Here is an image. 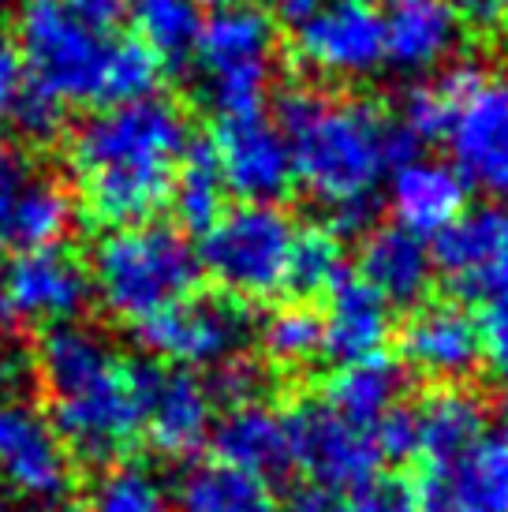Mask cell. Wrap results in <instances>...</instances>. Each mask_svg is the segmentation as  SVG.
<instances>
[{
    "instance_id": "obj_12",
    "label": "cell",
    "mask_w": 508,
    "mask_h": 512,
    "mask_svg": "<svg viewBox=\"0 0 508 512\" xmlns=\"http://www.w3.org/2000/svg\"><path fill=\"white\" fill-rule=\"evenodd\" d=\"M0 486L34 505H53L71 490L68 445L27 400H0Z\"/></svg>"
},
{
    "instance_id": "obj_28",
    "label": "cell",
    "mask_w": 508,
    "mask_h": 512,
    "mask_svg": "<svg viewBox=\"0 0 508 512\" xmlns=\"http://www.w3.org/2000/svg\"><path fill=\"white\" fill-rule=\"evenodd\" d=\"M131 19L139 30V42L161 64H180L195 53L202 30L198 0H131Z\"/></svg>"
},
{
    "instance_id": "obj_17",
    "label": "cell",
    "mask_w": 508,
    "mask_h": 512,
    "mask_svg": "<svg viewBox=\"0 0 508 512\" xmlns=\"http://www.w3.org/2000/svg\"><path fill=\"white\" fill-rule=\"evenodd\" d=\"M415 505L419 512H508V441L482 438L464 456L426 468Z\"/></svg>"
},
{
    "instance_id": "obj_9",
    "label": "cell",
    "mask_w": 508,
    "mask_h": 512,
    "mask_svg": "<svg viewBox=\"0 0 508 512\" xmlns=\"http://www.w3.org/2000/svg\"><path fill=\"white\" fill-rule=\"evenodd\" d=\"M284 423H288L292 468L307 471L318 490L352 494L378 479L385 456H381L374 427L344 419L322 400L284 415Z\"/></svg>"
},
{
    "instance_id": "obj_10",
    "label": "cell",
    "mask_w": 508,
    "mask_h": 512,
    "mask_svg": "<svg viewBox=\"0 0 508 512\" xmlns=\"http://www.w3.org/2000/svg\"><path fill=\"white\" fill-rule=\"evenodd\" d=\"M296 57L325 79H367L385 64V15L374 0H318L296 19Z\"/></svg>"
},
{
    "instance_id": "obj_27",
    "label": "cell",
    "mask_w": 508,
    "mask_h": 512,
    "mask_svg": "<svg viewBox=\"0 0 508 512\" xmlns=\"http://www.w3.org/2000/svg\"><path fill=\"white\" fill-rule=\"evenodd\" d=\"M180 512H284L266 479L232 468H198L180 490Z\"/></svg>"
},
{
    "instance_id": "obj_8",
    "label": "cell",
    "mask_w": 508,
    "mask_h": 512,
    "mask_svg": "<svg viewBox=\"0 0 508 512\" xmlns=\"http://www.w3.org/2000/svg\"><path fill=\"white\" fill-rule=\"evenodd\" d=\"M452 113L445 124L449 165L464 187L486 199L508 202V72L456 68Z\"/></svg>"
},
{
    "instance_id": "obj_18",
    "label": "cell",
    "mask_w": 508,
    "mask_h": 512,
    "mask_svg": "<svg viewBox=\"0 0 508 512\" xmlns=\"http://www.w3.org/2000/svg\"><path fill=\"white\" fill-rule=\"evenodd\" d=\"M400 356L411 370L438 382L467 378L482 363L479 318L452 299L423 303L400 329Z\"/></svg>"
},
{
    "instance_id": "obj_44",
    "label": "cell",
    "mask_w": 508,
    "mask_h": 512,
    "mask_svg": "<svg viewBox=\"0 0 508 512\" xmlns=\"http://www.w3.org/2000/svg\"><path fill=\"white\" fill-rule=\"evenodd\" d=\"M210 4H217V8H221V4H236V0H210Z\"/></svg>"
},
{
    "instance_id": "obj_24",
    "label": "cell",
    "mask_w": 508,
    "mask_h": 512,
    "mask_svg": "<svg viewBox=\"0 0 508 512\" xmlns=\"http://www.w3.org/2000/svg\"><path fill=\"white\" fill-rule=\"evenodd\" d=\"M359 270L374 292L393 307H411L426 296L430 277H434V255L426 251V240L404 232L400 225L374 228L363 251H359Z\"/></svg>"
},
{
    "instance_id": "obj_30",
    "label": "cell",
    "mask_w": 508,
    "mask_h": 512,
    "mask_svg": "<svg viewBox=\"0 0 508 512\" xmlns=\"http://www.w3.org/2000/svg\"><path fill=\"white\" fill-rule=\"evenodd\" d=\"M90 512H172L165 479L142 460H120L90 490Z\"/></svg>"
},
{
    "instance_id": "obj_39",
    "label": "cell",
    "mask_w": 508,
    "mask_h": 512,
    "mask_svg": "<svg viewBox=\"0 0 508 512\" xmlns=\"http://www.w3.org/2000/svg\"><path fill=\"white\" fill-rule=\"evenodd\" d=\"M27 180H30L27 157L19 154V150H12V146H0V228H4V221L12 214L15 199H19V191H23Z\"/></svg>"
},
{
    "instance_id": "obj_19",
    "label": "cell",
    "mask_w": 508,
    "mask_h": 512,
    "mask_svg": "<svg viewBox=\"0 0 508 512\" xmlns=\"http://www.w3.org/2000/svg\"><path fill=\"white\" fill-rule=\"evenodd\" d=\"M467 187L456 176L449 161L438 157H400L389 176V210H393L396 225L430 240L441 236L445 228L464 214Z\"/></svg>"
},
{
    "instance_id": "obj_2",
    "label": "cell",
    "mask_w": 508,
    "mask_h": 512,
    "mask_svg": "<svg viewBox=\"0 0 508 512\" xmlns=\"http://www.w3.org/2000/svg\"><path fill=\"white\" fill-rule=\"evenodd\" d=\"M277 120L296 180L329 206L344 228L367 221L389 165L411 154L393 120L359 98L288 90L277 105Z\"/></svg>"
},
{
    "instance_id": "obj_3",
    "label": "cell",
    "mask_w": 508,
    "mask_h": 512,
    "mask_svg": "<svg viewBox=\"0 0 508 512\" xmlns=\"http://www.w3.org/2000/svg\"><path fill=\"white\" fill-rule=\"evenodd\" d=\"M38 378L53 427L68 453L86 460L124 456L142 434V397L135 367L113 352L98 329L57 322L38 344Z\"/></svg>"
},
{
    "instance_id": "obj_20",
    "label": "cell",
    "mask_w": 508,
    "mask_h": 512,
    "mask_svg": "<svg viewBox=\"0 0 508 512\" xmlns=\"http://www.w3.org/2000/svg\"><path fill=\"white\" fill-rule=\"evenodd\" d=\"M217 464L254 479H269L292 468L288 453V423L262 400L232 404V412L210 430Z\"/></svg>"
},
{
    "instance_id": "obj_21",
    "label": "cell",
    "mask_w": 508,
    "mask_h": 512,
    "mask_svg": "<svg viewBox=\"0 0 508 512\" xmlns=\"http://www.w3.org/2000/svg\"><path fill=\"white\" fill-rule=\"evenodd\" d=\"M460 12L452 0H393L385 15V64L400 72H430L460 42Z\"/></svg>"
},
{
    "instance_id": "obj_29",
    "label": "cell",
    "mask_w": 508,
    "mask_h": 512,
    "mask_svg": "<svg viewBox=\"0 0 508 512\" xmlns=\"http://www.w3.org/2000/svg\"><path fill=\"white\" fill-rule=\"evenodd\" d=\"M225 176L217 169V157H213V146H187V154L180 157V169H176V180H172L169 199L176 206V217L184 221L187 228H210L217 217H221V202H225Z\"/></svg>"
},
{
    "instance_id": "obj_22",
    "label": "cell",
    "mask_w": 508,
    "mask_h": 512,
    "mask_svg": "<svg viewBox=\"0 0 508 512\" xmlns=\"http://www.w3.org/2000/svg\"><path fill=\"white\" fill-rule=\"evenodd\" d=\"M325 296H329V311L322 318L325 356L337 359L340 367L381 356V348L393 333L389 303L363 277H340Z\"/></svg>"
},
{
    "instance_id": "obj_36",
    "label": "cell",
    "mask_w": 508,
    "mask_h": 512,
    "mask_svg": "<svg viewBox=\"0 0 508 512\" xmlns=\"http://www.w3.org/2000/svg\"><path fill=\"white\" fill-rule=\"evenodd\" d=\"M479 337H482V356L490 359L494 374L501 378L508 393V296L490 299V307L479 322Z\"/></svg>"
},
{
    "instance_id": "obj_23",
    "label": "cell",
    "mask_w": 508,
    "mask_h": 512,
    "mask_svg": "<svg viewBox=\"0 0 508 512\" xmlns=\"http://www.w3.org/2000/svg\"><path fill=\"white\" fill-rule=\"evenodd\" d=\"M486 404L479 393L460 389V385H445L434 389L411 408V423H415V456L426 468L449 464L456 456H464L471 445L486 438Z\"/></svg>"
},
{
    "instance_id": "obj_45",
    "label": "cell",
    "mask_w": 508,
    "mask_h": 512,
    "mask_svg": "<svg viewBox=\"0 0 508 512\" xmlns=\"http://www.w3.org/2000/svg\"><path fill=\"white\" fill-rule=\"evenodd\" d=\"M4 4H8V0H0V8H4Z\"/></svg>"
},
{
    "instance_id": "obj_26",
    "label": "cell",
    "mask_w": 508,
    "mask_h": 512,
    "mask_svg": "<svg viewBox=\"0 0 508 512\" xmlns=\"http://www.w3.org/2000/svg\"><path fill=\"white\" fill-rule=\"evenodd\" d=\"M71 195L57 180L49 176H34L23 184L19 199H15L12 214L0 228V240L19 247V251H34V247H57L71 228Z\"/></svg>"
},
{
    "instance_id": "obj_38",
    "label": "cell",
    "mask_w": 508,
    "mask_h": 512,
    "mask_svg": "<svg viewBox=\"0 0 508 512\" xmlns=\"http://www.w3.org/2000/svg\"><path fill=\"white\" fill-rule=\"evenodd\" d=\"M27 86H30V75L23 57H19V49L0 38V124H12V116L19 109L23 94H27Z\"/></svg>"
},
{
    "instance_id": "obj_47",
    "label": "cell",
    "mask_w": 508,
    "mask_h": 512,
    "mask_svg": "<svg viewBox=\"0 0 508 512\" xmlns=\"http://www.w3.org/2000/svg\"><path fill=\"white\" fill-rule=\"evenodd\" d=\"M385 4H393V0H385Z\"/></svg>"
},
{
    "instance_id": "obj_35",
    "label": "cell",
    "mask_w": 508,
    "mask_h": 512,
    "mask_svg": "<svg viewBox=\"0 0 508 512\" xmlns=\"http://www.w3.org/2000/svg\"><path fill=\"white\" fill-rule=\"evenodd\" d=\"M329 512H419L415 505V494L400 483H374L363 486V490H352L348 498H337L333 494V505Z\"/></svg>"
},
{
    "instance_id": "obj_33",
    "label": "cell",
    "mask_w": 508,
    "mask_h": 512,
    "mask_svg": "<svg viewBox=\"0 0 508 512\" xmlns=\"http://www.w3.org/2000/svg\"><path fill=\"white\" fill-rule=\"evenodd\" d=\"M452 113V75H441L438 83H423L408 90V98L400 101V116L393 124L400 131V139L408 143V150L415 143H430L445 135Z\"/></svg>"
},
{
    "instance_id": "obj_40",
    "label": "cell",
    "mask_w": 508,
    "mask_h": 512,
    "mask_svg": "<svg viewBox=\"0 0 508 512\" xmlns=\"http://www.w3.org/2000/svg\"><path fill=\"white\" fill-rule=\"evenodd\" d=\"M68 4L79 19L98 30H113L127 12V0H68Z\"/></svg>"
},
{
    "instance_id": "obj_34",
    "label": "cell",
    "mask_w": 508,
    "mask_h": 512,
    "mask_svg": "<svg viewBox=\"0 0 508 512\" xmlns=\"http://www.w3.org/2000/svg\"><path fill=\"white\" fill-rule=\"evenodd\" d=\"M12 128L19 135H27V139H34V143L57 139L60 128H64V101H57L53 94H45L42 86L30 83L12 116Z\"/></svg>"
},
{
    "instance_id": "obj_13",
    "label": "cell",
    "mask_w": 508,
    "mask_h": 512,
    "mask_svg": "<svg viewBox=\"0 0 508 512\" xmlns=\"http://www.w3.org/2000/svg\"><path fill=\"white\" fill-rule=\"evenodd\" d=\"M434 266L460 296H508V202L460 214L434 243Z\"/></svg>"
},
{
    "instance_id": "obj_14",
    "label": "cell",
    "mask_w": 508,
    "mask_h": 512,
    "mask_svg": "<svg viewBox=\"0 0 508 512\" xmlns=\"http://www.w3.org/2000/svg\"><path fill=\"white\" fill-rule=\"evenodd\" d=\"M90 299V273L75 255L60 247H34L15 258L4 281H0V303L19 322L57 326L71 322Z\"/></svg>"
},
{
    "instance_id": "obj_6",
    "label": "cell",
    "mask_w": 508,
    "mask_h": 512,
    "mask_svg": "<svg viewBox=\"0 0 508 512\" xmlns=\"http://www.w3.org/2000/svg\"><path fill=\"white\" fill-rule=\"evenodd\" d=\"M299 225L273 202H243L221 210L210 228H202L198 270H206L240 299H273L292 285Z\"/></svg>"
},
{
    "instance_id": "obj_15",
    "label": "cell",
    "mask_w": 508,
    "mask_h": 512,
    "mask_svg": "<svg viewBox=\"0 0 508 512\" xmlns=\"http://www.w3.org/2000/svg\"><path fill=\"white\" fill-rule=\"evenodd\" d=\"M142 397V430L165 456H191L210 441L213 393L191 370L135 367Z\"/></svg>"
},
{
    "instance_id": "obj_41",
    "label": "cell",
    "mask_w": 508,
    "mask_h": 512,
    "mask_svg": "<svg viewBox=\"0 0 508 512\" xmlns=\"http://www.w3.org/2000/svg\"><path fill=\"white\" fill-rule=\"evenodd\" d=\"M460 19L475 27H497V0H452Z\"/></svg>"
},
{
    "instance_id": "obj_31",
    "label": "cell",
    "mask_w": 508,
    "mask_h": 512,
    "mask_svg": "<svg viewBox=\"0 0 508 512\" xmlns=\"http://www.w3.org/2000/svg\"><path fill=\"white\" fill-rule=\"evenodd\" d=\"M258 341L277 367H303L322 352V318L303 303H284L262 322Z\"/></svg>"
},
{
    "instance_id": "obj_43",
    "label": "cell",
    "mask_w": 508,
    "mask_h": 512,
    "mask_svg": "<svg viewBox=\"0 0 508 512\" xmlns=\"http://www.w3.org/2000/svg\"><path fill=\"white\" fill-rule=\"evenodd\" d=\"M497 27H508V0H497Z\"/></svg>"
},
{
    "instance_id": "obj_37",
    "label": "cell",
    "mask_w": 508,
    "mask_h": 512,
    "mask_svg": "<svg viewBox=\"0 0 508 512\" xmlns=\"http://www.w3.org/2000/svg\"><path fill=\"white\" fill-rule=\"evenodd\" d=\"M258 389H262V370L254 367L251 359H225L217 363V374L210 382L213 400L225 397L228 404H243V400H258Z\"/></svg>"
},
{
    "instance_id": "obj_42",
    "label": "cell",
    "mask_w": 508,
    "mask_h": 512,
    "mask_svg": "<svg viewBox=\"0 0 508 512\" xmlns=\"http://www.w3.org/2000/svg\"><path fill=\"white\" fill-rule=\"evenodd\" d=\"M277 4H281V8H284L288 15H296V19H299L303 12H311V8L318 4V0H277Z\"/></svg>"
},
{
    "instance_id": "obj_7",
    "label": "cell",
    "mask_w": 508,
    "mask_h": 512,
    "mask_svg": "<svg viewBox=\"0 0 508 512\" xmlns=\"http://www.w3.org/2000/svg\"><path fill=\"white\" fill-rule=\"evenodd\" d=\"M277 27L258 4H221L202 19L195 42V64L202 98L221 120L225 116L262 113L266 90L273 83Z\"/></svg>"
},
{
    "instance_id": "obj_16",
    "label": "cell",
    "mask_w": 508,
    "mask_h": 512,
    "mask_svg": "<svg viewBox=\"0 0 508 512\" xmlns=\"http://www.w3.org/2000/svg\"><path fill=\"white\" fill-rule=\"evenodd\" d=\"M217 169L225 176V187L236 191L243 202H273L292 187V154L277 124L251 116H225L213 143Z\"/></svg>"
},
{
    "instance_id": "obj_11",
    "label": "cell",
    "mask_w": 508,
    "mask_h": 512,
    "mask_svg": "<svg viewBox=\"0 0 508 512\" xmlns=\"http://www.w3.org/2000/svg\"><path fill=\"white\" fill-rule=\"evenodd\" d=\"M135 337L150 356L172 367H217L247 341V314L228 299H176L135 322Z\"/></svg>"
},
{
    "instance_id": "obj_1",
    "label": "cell",
    "mask_w": 508,
    "mask_h": 512,
    "mask_svg": "<svg viewBox=\"0 0 508 512\" xmlns=\"http://www.w3.org/2000/svg\"><path fill=\"white\" fill-rule=\"evenodd\" d=\"M187 154V120L169 98L109 105L75 131L68 165L86 214L98 225H135L169 202Z\"/></svg>"
},
{
    "instance_id": "obj_5",
    "label": "cell",
    "mask_w": 508,
    "mask_h": 512,
    "mask_svg": "<svg viewBox=\"0 0 508 512\" xmlns=\"http://www.w3.org/2000/svg\"><path fill=\"white\" fill-rule=\"evenodd\" d=\"M15 30L30 83L42 86L45 94H53L64 105H105V79L116 45L109 30L79 19L68 0H19Z\"/></svg>"
},
{
    "instance_id": "obj_32",
    "label": "cell",
    "mask_w": 508,
    "mask_h": 512,
    "mask_svg": "<svg viewBox=\"0 0 508 512\" xmlns=\"http://www.w3.org/2000/svg\"><path fill=\"white\" fill-rule=\"evenodd\" d=\"M344 277V251L333 228H299L292 255V285L296 292H329Z\"/></svg>"
},
{
    "instance_id": "obj_4",
    "label": "cell",
    "mask_w": 508,
    "mask_h": 512,
    "mask_svg": "<svg viewBox=\"0 0 508 512\" xmlns=\"http://www.w3.org/2000/svg\"><path fill=\"white\" fill-rule=\"evenodd\" d=\"M86 273L105 311L124 322H142L191 296L202 270L191 243L176 228L135 221L101 236Z\"/></svg>"
},
{
    "instance_id": "obj_25",
    "label": "cell",
    "mask_w": 508,
    "mask_h": 512,
    "mask_svg": "<svg viewBox=\"0 0 508 512\" xmlns=\"http://www.w3.org/2000/svg\"><path fill=\"white\" fill-rule=\"evenodd\" d=\"M400 389H404V374L393 359L374 356L363 363H344V367L325 382L322 404L340 412L352 423L363 427H378L385 415L400 404Z\"/></svg>"
},
{
    "instance_id": "obj_46",
    "label": "cell",
    "mask_w": 508,
    "mask_h": 512,
    "mask_svg": "<svg viewBox=\"0 0 508 512\" xmlns=\"http://www.w3.org/2000/svg\"><path fill=\"white\" fill-rule=\"evenodd\" d=\"M505 441H508V430H505Z\"/></svg>"
}]
</instances>
